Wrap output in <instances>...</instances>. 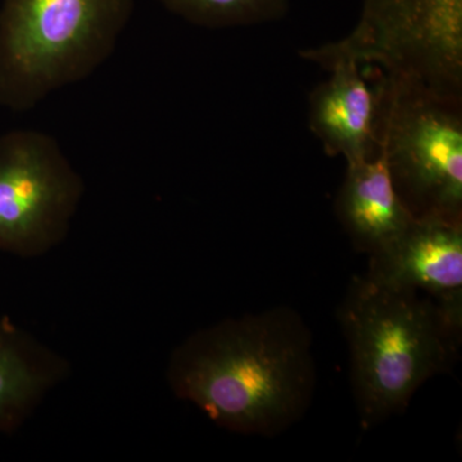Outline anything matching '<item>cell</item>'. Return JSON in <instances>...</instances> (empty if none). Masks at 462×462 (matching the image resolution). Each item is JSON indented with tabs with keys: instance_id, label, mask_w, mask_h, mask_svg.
Listing matches in <instances>:
<instances>
[{
	"instance_id": "1",
	"label": "cell",
	"mask_w": 462,
	"mask_h": 462,
	"mask_svg": "<svg viewBox=\"0 0 462 462\" xmlns=\"http://www.w3.org/2000/svg\"><path fill=\"white\" fill-rule=\"evenodd\" d=\"M166 378L218 427L273 436L303 416L314 394L311 336L288 309L227 319L176 346Z\"/></svg>"
},
{
	"instance_id": "2",
	"label": "cell",
	"mask_w": 462,
	"mask_h": 462,
	"mask_svg": "<svg viewBox=\"0 0 462 462\" xmlns=\"http://www.w3.org/2000/svg\"><path fill=\"white\" fill-rule=\"evenodd\" d=\"M339 316L364 428L403 410L422 383L446 370L461 333L462 316L369 275L352 282Z\"/></svg>"
},
{
	"instance_id": "3",
	"label": "cell",
	"mask_w": 462,
	"mask_h": 462,
	"mask_svg": "<svg viewBox=\"0 0 462 462\" xmlns=\"http://www.w3.org/2000/svg\"><path fill=\"white\" fill-rule=\"evenodd\" d=\"M135 0H3L0 106L38 107L90 78L114 54Z\"/></svg>"
},
{
	"instance_id": "4",
	"label": "cell",
	"mask_w": 462,
	"mask_h": 462,
	"mask_svg": "<svg viewBox=\"0 0 462 462\" xmlns=\"http://www.w3.org/2000/svg\"><path fill=\"white\" fill-rule=\"evenodd\" d=\"M378 142L398 197L413 217L462 221L461 97L385 75Z\"/></svg>"
},
{
	"instance_id": "5",
	"label": "cell",
	"mask_w": 462,
	"mask_h": 462,
	"mask_svg": "<svg viewBox=\"0 0 462 462\" xmlns=\"http://www.w3.org/2000/svg\"><path fill=\"white\" fill-rule=\"evenodd\" d=\"M85 193L83 176L41 130L0 135V252L41 257L65 242Z\"/></svg>"
},
{
	"instance_id": "6",
	"label": "cell",
	"mask_w": 462,
	"mask_h": 462,
	"mask_svg": "<svg viewBox=\"0 0 462 462\" xmlns=\"http://www.w3.org/2000/svg\"><path fill=\"white\" fill-rule=\"evenodd\" d=\"M343 42L388 74L455 83L462 78V0H364L360 23Z\"/></svg>"
},
{
	"instance_id": "7",
	"label": "cell",
	"mask_w": 462,
	"mask_h": 462,
	"mask_svg": "<svg viewBox=\"0 0 462 462\" xmlns=\"http://www.w3.org/2000/svg\"><path fill=\"white\" fill-rule=\"evenodd\" d=\"M302 56L331 71L310 99V127L325 152L345 157L346 165L378 156L380 84L367 83L364 63L336 44Z\"/></svg>"
},
{
	"instance_id": "8",
	"label": "cell",
	"mask_w": 462,
	"mask_h": 462,
	"mask_svg": "<svg viewBox=\"0 0 462 462\" xmlns=\"http://www.w3.org/2000/svg\"><path fill=\"white\" fill-rule=\"evenodd\" d=\"M366 275L425 291L462 316V221L413 218L397 239L370 256Z\"/></svg>"
},
{
	"instance_id": "9",
	"label": "cell",
	"mask_w": 462,
	"mask_h": 462,
	"mask_svg": "<svg viewBox=\"0 0 462 462\" xmlns=\"http://www.w3.org/2000/svg\"><path fill=\"white\" fill-rule=\"evenodd\" d=\"M69 369L63 356L0 319V433L20 430Z\"/></svg>"
},
{
	"instance_id": "10",
	"label": "cell",
	"mask_w": 462,
	"mask_h": 462,
	"mask_svg": "<svg viewBox=\"0 0 462 462\" xmlns=\"http://www.w3.org/2000/svg\"><path fill=\"white\" fill-rule=\"evenodd\" d=\"M337 211L356 247L370 256L391 245L415 218L398 197L380 153L348 163Z\"/></svg>"
},
{
	"instance_id": "11",
	"label": "cell",
	"mask_w": 462,
	"mask_h": 462,
	"mask_svg": "<svg viewBox=\"0 0 462 462\" xmlns=\"http://www.w3.org/2000/svg\"><path fill=\"white\" fill-rule=\"evenodd\" d=\"M167 11L193 25L227 29L279 20L289 0H157Z\"/></svg>"
}]
</instances>
